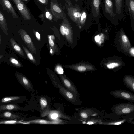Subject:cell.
<instances>
[{"mask_svg": "<svg viewBox=\"0 0 134 134\" xmlns=\"http://www.w3.org/2000/svg\"><path fill=\"white\" fill-rule=\"evenodd\" d=\"M0 117L3 118L16 120L20 118L18 115L13 113L9 111H5L1 114L0 115Z\"/></svg>", "mask_w": 134, "mask_h": 134, "instance_id": "22", "label": "cell"}, {"mask_svg": "<svg viewBox=\"0 0 134 134\" xmlns=\"http://www.w3.org/2000/svg\"><path fill=\"white\" fill-rule=\"evenodd\" d=\"M10 42L12 48L21 55H24V53L22 49L15 41L12 38H10Z\"/></svg>", "mask_w": 134, "mask_h": 134, "instance_id": "23", "label": "cell"}, {"mask_svg": "<svg viewBox=\"0 0 134 134\" xmlns=\"http://www.w3.org/2000/svg\"><path fill=\"white\" fill-rule=\"evenodd\" d=\"M126 120L127 119H125L107 122L100 121L98 124L104 125H120L125 122Z\"/></svg>", "mask_w": 134, "mask_h": 134, "instance_id": "24", "label": "cell"}, {"mask_svg": "<svg viewBox=\"0 0 134 134\" xmlns=\"http://www.w3.org/2000/svg\"><path fill=\"white\" fill-rule=\"evenodd\" d=\"M45 16L46 18L50 20L52 19V16L49 12L47 10H46L45 13Z\"/></svg>", "mask_w": 134, "mask_h": 134, "instance_id": "34", "label": "cell"}, {"mask_svg": "<svg viewBox=\"0 0 134 134\" xmlns=\"http://www.w3.org/2000/svg\"><path fill=\"white\" fill-rule=\"evenodd\" d=\"M76 2H79L80 1L82 3V0H75Z\"/></svg>", "mask_w": 134, "mask_h": 134, "instance_id": "40", "label": "cell"}, {"mask_svg": "<svg viewBox=\"0 0 134 134\" xmlns=\"http://www.w3.org/2000/svg\"><path fill=\"white\" fill-rule=\"evenodd\" d=\"M3 55H0V60L3 57Z\"/></svg>", "mask_w": 134, "mask_h": 134, "instance_id": "41", "label": "cell"}, {"mask_svg": "<svg viewBox=\"0 0 134 134\" xmlns=\"http://www.w3.org/2000/svg\"><path fill=\"white\" fill-rule=\"evenodd\" d=\"M102 0H84L85 6L93 20L98 22L101 17L100 12Z\"/></svg>", "mask_w": 134, "mask_h": 134, "instance_id": "3", "label": "cell"}, {"mask_svg": "<svg viewBox=\"0 0 134 134\" xmlns=\"http://www.w3.org/2000/svg\"><path fill=\"white\" fill-rule=\"evenodd\" d=\"M22 47L29 59L34 63H36V62L35 59L31 53L24 46L22 45Z\"/></svg>", "mask_w": 134, "mask_h": 134, "instance_id": "28", "label": "cell"}, {"mask_svg": "<svg viewBox=\"0 0 134 134\" xmlns=\"http://www.w3.org/2000/svg\"><path fill=\"white\" fill-rule=\"evenodd\" d=\"M70 6L66 8L67 14L80 28L93 20L90 13L85 6L80 7L76 4Z\"/></svg>", "mask_w": 134, "mask_h": 134, "instance_id": "1", "label": "cell"}, {"mask_svg": "<svg viewBox=\"0 0 134 134\" xmlns=\"http://www.w3.org/2000/svg\"><path fill=\"white\" fill-rule=\"evenodd\" d=\"M1 37L0 35V44L1 43Z\"/></svg>", "mask_w": 134, "mask_h": 134, "instance_id": "42", "label": "cell"}, {"mask_svg": "<svg viewBox=\"0 0 134 134\" xmlns=\"http://www.w3.org/2000/svg\"><path fill=\"white\" fill-rule=\"evenodd\" d=\"M59 76L64 85L76 97L79 95L76 88L65 76L62 74H60Z\"/></svg>", "mask_w": 134, "mask_h": 134, "instance_id": "15", "label": "cell"}, {"mask_svg": "<svg viewBox=\"0 0 134 134\" xmlns=\"http://www.w3.org/2000/svg\"><path fill=\"white\" fill-rule=\"evenodd\" d=\"M120 64L116 62H112L107 63L106 64L107 68L109 69H113L120 66Z\"/></svg>", "mask_w": 134, "mask_h": 134, "instance_id": "31", "label": "cell"}, {"mask_svg": "<svg viewBox=\"0 0 134 134\" xmlns=\"http://www.w3.org/2000/svg\"><path fill=\"white\" fill-rule=\"evenodd\" d=\"M16 5L23 18L26 20H29L31 19L30 14L21 0H13Z\"/></svg>", "mask_w": 134, "mask_h": 134, "instance_id": "8", "label": "cell"}, {"mask_svg": "<svg viewBox=\"0 0 134 134\" xmlns=\"http://www.w3.org/2000/svg\"><path fill=\"white\" fill-rule=\"evenodd\" d=\"M23 0L25 1H27L28 0Z\"/></svg>", "mask_w": 134, "mask_h": 134, "instance_id": "43", "label": "cell"}, {"mask_svg": "<svg viewBox=\"0 0 134 134\" xmlns=\"http://www.w3.org/2000/svg\"><path fill=\"white\" fill-rule=\"evenodd\" d=\"M40 103L42 111L44 109L47 105V102L45 98L44 97L41 98L40 99Z\"/></svg>", "mask_w": 134, "mask_h": 134, "instance_id": "30", "label": "cell"}, {"mask_svg": "<svg viewBox=\"0 0 134 134\" xmlns=\"http://www.w3.org/2000/svg\"><path fill=\"white\" fill-rule=\"evenodd\" d=\"M50 6L51 11L54 17L58 19L62 20L67 18L64 13L56 3L51 1Z\"/></svg>", "mask_w": 134, "mask_h": 134, "instance_id": "9", "label": "cell"}, {"mask_svg": "<svg viewBox=\"0 0 134 134\" xmlns=\"http://www.w3.org/2000/svg\"><path fill=\"white\" fill-rule=\"evenodd\" d=\"M48 40L49 45L51 49H52L53 52L57 51V48L54 41L52 38V35H49Z\"/></svg>", "mask_w": 134, "mask_h": 134, "instance_id": "27", "label": "cell"}, {"mask_svg": "<svg viewBox=\"0 0 134 134\" xmlns=\"http://www.w3.org/2000/svg\"><path fill=\"white\" fill-rule=\"evenodd\" d=\"M125 12L128 13L131 23L134 22V0H124Z\"/></svg>", "mask_w": 134, "mask_h": 134, "instance_id": "11", "label": "cell"}, {"mask_svg": "<svg viewBox=\"0 0 134 134\" xmlns=\"http://www.w3.org/2000/svg\"><path fill=\"white\" fill-rule=\"evenodd\" d=\"M94 38L96 42L99 45H100L104 41V34L102 33L98 34L95 36Z\"/></svg>", "mask_w": 134, "mask_h": 134, "instance_id": "26", "label": "cell"}, {"mask_svg": "<svg viewBox=\"0 0 134 134\" xmlns=\"http://www.w3.org/2000/svg\"><path fill=\"white\" fill-rule=\"evenodd\" d=\"M10 62L14 66L17 67H21L23 65L16 58L13 57H11L9 59Z\"/></svg>", "mask_w": 134, "mask_h": 134, "instance_id": "29", "label": "cell"}, {"mask_svg": "<svg viewBox=\"0 0 134 134\" xmlns=\"http://www.w3.org/2000/svg\"><path fill=\"white\" fill-rule=\"evenodd\" d=\"M116 10L118 19L121 20L124 17V0H114Z\"/></svg>", "mask_w": 134, "mask_h": 134, "instance_id": "16", "label": "cell"}, {"mask_svg": "<svg viewBox=\"0 0 134 134\" xmlns=\"http://www.w3.org/2000/svg\"><path fill=\"white\" fill-rule=\"evenodd\" d=\"M64 67L65 68L71 69L80 72H83L87 70H91L93 69V68L90 65H86L81 64L64 66Z\"/></svg>", "mask_w": 134, "mask_h": 134, "instance_id": "17", "label": "cell"}, {"mask_svg": "<svg viewBox=\"0 0 134 134\" xmlns=\"http://www.w3.org/2000/svg\"><path fill=\"white\" fill-rule=\"evenodd\" d=\"M130 53L131 55L133 57L134 55V49L133 47L131 48L130 50Z\"/></svg>", "mask_w": 134, "mask_h": 134, "instance_id": "37", "label": "cell"}, {"mask_svg": "<svg viewBox=\"0 0 134 134\" xmlns=\"http://www.w3.org/2000/svg\"><path fill=\"white\" fill-rule=\"evenodd\" d=\"M96 115V113L92 110L89 109L83 110L80 113V117L84 121L88 119L91 116H95Z\"/></svg>", "mask_w": 134, "mask_h": 134, "instance_id": "20", "label": "cell"}, {"mask_svg": "<svg viewBox=\"0 0 134 134\" xmlns=\"http://www.w3.org/2000/svg\"><path fill=\"white\" fill-rule=\"evenodd\" d=\"M23 97L19 96H10L2 98L0 100V105L7 104H15L23 100Z\"/></svg>", "mask_w": 134, "mask_h": 134, "instance_id": "14", "label": "cell"}, {"mask_svg": "<svg viewBox=\"0 0 134 134\" xmlns=\"http://www.w3.org/2000/svg\"><path fill=\"white\" fill-rule=\"evenodd\" d=\"M121 39L122 42L124 45H126L127 47H129L130 44L127 36L125 34L122 35Z\"/></svg>", "mask_w": 134, "mask_h": 134, "instance_id": "32", "label": "cell"}, {"mask_svg": "<svg viewBox=\"0 0 134 134\" xmlns=\"http://www.w3.org/2000/svg\"><path fill=\"white\" fill-rule=\"evenodd\" d=\"M110 94L118 99H122L134 103V94L127 91L121 89H118L110 92Z\"/></svg>", "mask_w": 134, "mask_h": 134, "instance_id": "6", "label": "cell"}, {"mask_svg": "<svg viewBox=\"0 0 134 134\" xmlns=\"http://www.w3.org/2000/svg\"><path fill=\"white\" fill-rule=\"evenodd\" d=\"M111 111L117 115L128 114L134 111V104L132 102L123 103L113 105Z\"/></svg>", "mask_w": 134, "mask_h": 134, "instance_id": "4", "label": "cell"}, {"mask_svg": "<svg viewBox=\"0 0 134 134\" xmlns=\"http://www.w3.org/2000/svg\"><path fill=\"white\" fill-rule=\"evenodd\" d=\"M7 20L3 13L0 10V27L3 33L7 35L8 28Z\"/></svg>", "mask_w": 134, "mask_h": 134, "instance_id": "21", "label": "cell"}, {"mask_svg": "<svg viewBox=\"0 0 134 134\" xmlns=\"http://www.w3.org/2000/svg\"><path fill=\"white\" fill-rule=\"evenodd\" d=\"M61 34L65 35L66 39L71 44L73 43V34L70 24L67 18L64 19L62 22L60 28Z\"/></svg>", "mask_w": 134, "mask_h": 134, "instance_id": "5", "label": "cell"}, {"mask_svg": "<svg viewBox=\"0 0 134 134\" xmlns=\"http://www.w3.org/2000/svg\"><path fill=\"white\" fill-rule=\"evenodd\" d=\"M22 108L16 104H7L0 105V111L21 110Z\"/></svg>", "mask_w": 134, "mask_h": 134, "instance_id": "19", "label": "cell"}, {"mask_svg": "<svg viewBox=\"0 0 134 134\" xmlns=\"http://www.w3.org/2000/svg\"><path fill=\"white\" fill-rule=\"evenodd\" d=\"M35 35L37 39L38 40H40V36L39 33L38 32H36L35 33Z\"/></svg>", "mask_w": 134, "mask_h": 134, "instance_id": "38", "label": "cell"}, {"mask_svg": "<svg viewBox=\"0 0 134 134\" xmlns=\"http://www.w3.org/2000/svg\"><path fill=\"white\" fill-rule=\"evenodd\" d=\"M101 8L105 18L114 23H118V19L114 0H103Z\"/></svg>", "mask_w": 134, "mask_h": 134, "instance_id": "2", "label": "cell"}, {"mask_svg": "<svg viewBox=\"0 0 134 134\" xmlns=\"http://www.w3.org/2000/svg\"><path fill=\"white\" fill-rule=\"evenodd\" d=\"M123 82L127 88L134 92V78L133 77L129 75L125 76L123 79Z\"/></svg>", "mask_w": 134, "mask_h": 134, "instance_id": "18", "label": "cell"}, {"mask_svg": "<svg viewBox=\"0 0 134 134\" xmlns=\"http://www.w3.org/2000/svg\"><path fill=\"white\" fill-rule=\"evenodd\" d=\"M57 86L61 93L68 100L76 104L80 105L81 104V102L78 101L76 96L70 92L66 89L59 84H58Z\"/></svg>", "mask_w": 134, "mask_h": 134, "instance_id": "10", "label": "cell"}, {"mask_svg": "<svg viewBox=\"0 0 134 134\" xmlns=\"http://www.w3.org/2000/svg\"><path fill=\"white\" fill-rule=\"evenodd\" d=\"M134 118H131L129 119L128 121H129V122L131 123V124H134V121L133 120Z\"/></svg>", "mask_w": 134, "mask_h": 134, "instance_id": "39", "label": "cell"}, {"mask_svg": "<svg viewBox=\"0 0 134 134\" xmlns=\"http://www.w3.org/2000/svg\"><path fill=\"white\" fill-rule=\"evenodd\" d=\"M55 69L56 71L58 74H62L64 73L63 69L60 66L58 65L56 66Z\"/></svg>", "mask_w": 134, "mask_h": 134, "instance_id": "33", "label": "cell"}, {"mask_svg": "<svg viewBox=\"0 0 134 134\" xmlns=\"http://www.w3.org/2000/svg\"><path fill=\"white\" fill-rule=\"evenodd\" d=\"M16 77L19 82L26 89L32 91L33 87L29 80L24 75L17 71L15 73Z\"/></svg>", "mask_w": 134, "mask_h": 134, "instance_id": "12", "label": "cell"}, {"mask_svg": "<svg viewBox=\"0 0 134 134\" xmlns=\"http://www.w3.org/2000/svg\"><path fill=\"white\" fill-rule=\"evenodd\" d=\"M101 121V120L97 119L95 118H90L86 120L83 121L82 123L83 124L92 125L98 123Z\"/></svg>", "mask_w": 134, "mask_h": 134, "instance_id": "25", "label": "cell"}, {"mask_svg": "<svg viewBox=\"0 0 134 134\" xmlns=\"http://www.w3.org/2000/svg\"><path fill=\"white\" fill-rule=\"evenodd\" d=\"M58 116V115L56 113H54L51 115V118L52 119H55L57 118Z\"/></svg>", "mask_w": 134, "mask_h": 134, "instance_id": "36", "label": "cell"}, {"mask_svg": "<svg viewBox=\"0 0 134 134\" xmlns=\"http://www.w3.org/2000/svg\"><path fill=\"white\" fill-rule=\"evenodd\" d=\"M18 32L21 39L28 48L31 52L36 54V51L31 38L27 33L23 29L21 28Z\"/></svg>", "mask_w": 134, "mask_h": 134, "instance_id": "7", "label": "cell"}, {"mask_svg": "<svg viewBox=\"0 0 134 134\" xmlns=\"http://www.w3.org/2000/svg\"><path fill=\"white\" fill-rule=\"evenodd\" d=\"M42 4L46 5L47 4L48 0H37Z\"/></svg>", "mask_w": 134, "mask_h": 134, "instance_id": "35", "label": "cell"}, {"mask_svg": "<svg viewBox=\"0 0 134 134\" xmlns=\"http://www.w3.org/2000/svg\"><path fill=\"white\" fill-rule=\"evenodd\" d=\"M0 4L10 15L12 16L15 19L18 18L15 9L9 0H0Z\"/></svg>", "mask_w": 134, "mask_h": 134, "instance_id": "13", "label": "cell"}]
</instances>
